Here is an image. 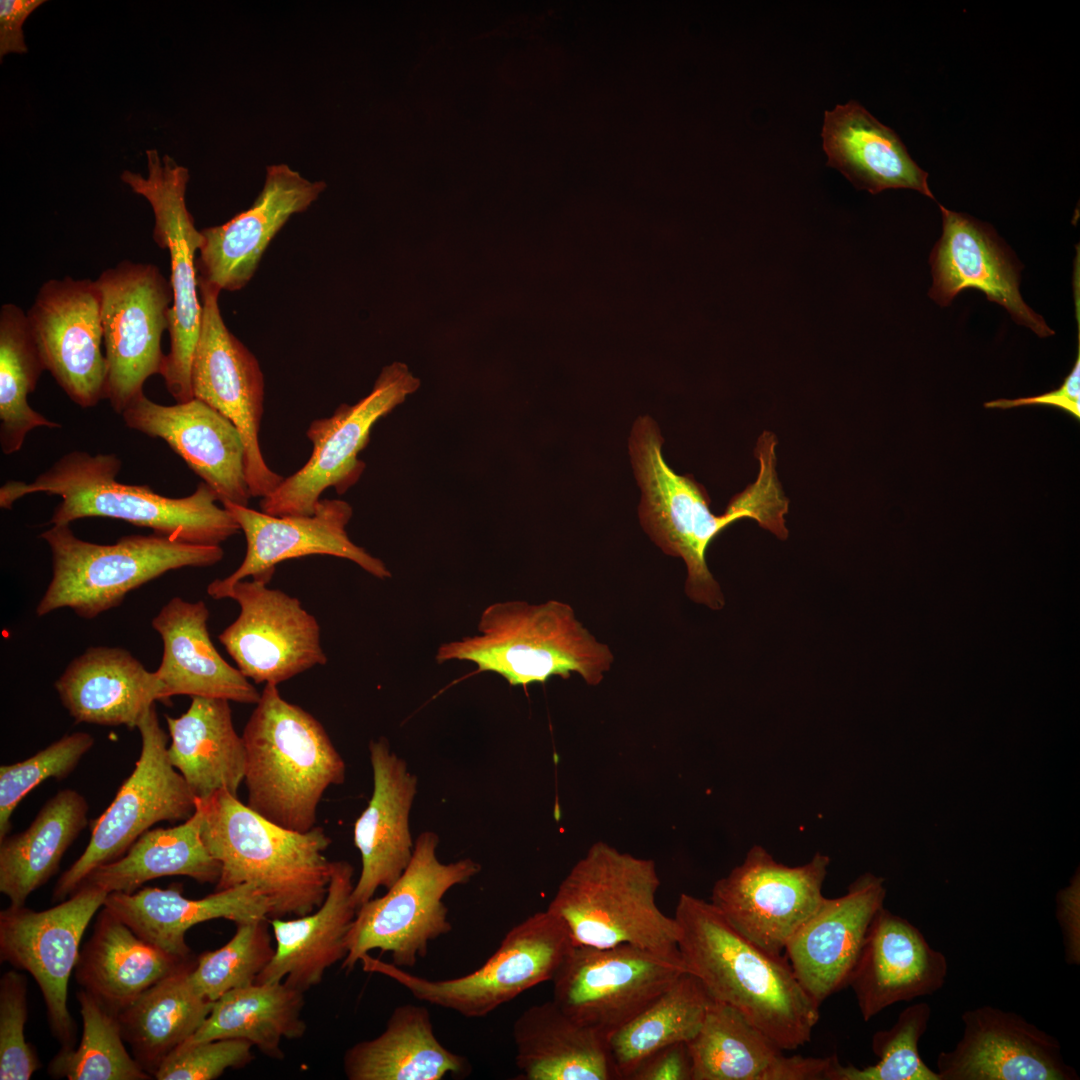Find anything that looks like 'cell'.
<instances>
[{
    "mask_svg": "<svg viewBox=\"0 0 1080 1080\" xmlns=\"http://www.w3.org/2000/svg\"><path fill=\"white\" fill-rule=\"evenodd\" d=\"M776 436L764 431L757 440L756 480L734 495L722 515L710 510L704 486L692 475H679L662 454L663 437L650 416H639L629 439L634 474L641 488L640 523L668 555L681 557L687 568L685 592L694 602L718 610L724 596L706 563L711 542L730 524L749 518L779 539L788 537L784 515L789 500L776 472Z\"/></svg>",
    "mask_w": 1080,
    "mask_h": 1080,
    "instance_id": "6da1fadb",
    "label": "cell"
},
{
    "mask_svg": "<svg viewBox=\"0 0 1080 1080\" xmlns=\"http://www.w3.org/2000/svg\"><path fill=\"white\" fill-rule=\"evenodd\" d=\"M686 971L710 997L741 1013L783 1050L811 1040L819 1006L783 956H773L739 933L711 902L686 893L675 916Z\"/></svg>",
    "mask_w": 1080,
    "mask_h": 1080,
    "instance_id": "7a4b0ae2",
    "label": "cell"
},
{
    "mask_svg": "<svg viewBox=\"0 0 1080 1080\" xmlns=\"http://www.w3.org/2000/svg\"><path fill=\"white\" fill-rule=\"evenodd\" d=\"M121 460L112 453L72 451L27 483L7 481L0 488V507L11 509L24 496H58L51 525H70L87 517H107L150 528L171 539L220 546L241 529L216 493L204 482L189 496L170 498L147 485L120 483Z\"/></svg>",
    "mask_w": 1080,
    "mask_h": 1080,
    "instance_id": "3957f363",
    "label": "cell"
},
{
    "mask_svg": "<svg viewBox=\"0 0 1080 1080\" xmlns=\"http://www.w3.org/2000/svg\"><path fill=\"white\" fill-rule=\"evenodd\" d=\"M196 803L200 838L221 868L216 891L254 885L269 904V919L303 916L322 905L332 869L324 855L331 839L323 828L281 827L226 789Z\"/></svg>",
    "mask_w": 1080,
    "mask_h": 1080,
    "instance_id": "277c9868",
    "label": "cell"
},
{
    "mask_svg": "<svg viewBox=\"0 0 1080 1080\" xmlns=\"http://www.w3.org/2000/svg\"><path fill=\"white\" fill-rule=\"evenodd\" d=\"M247 721L244 781L247 806L286 829L316 826L317 807L345 780V763L322 724L267 683Z\"/></svg>",
    "mask_w": 1080,
    "mask_h": 1080,
    "instance_id": "5b68a950",
    "label": "cell"
},
{
    "mask_svg": "<svg viewBox=\"0 0 1080 1080\" xmlns=\"http://www.w3.org/2000/svg\"><path fill=\"white\" fill-rule=\"evenodd\" d=\"M435 659L439 664L471 662L477 672L495 673L511 686L526 687L554 676L567 679L572 673L597 685L614 656L577 619L569 604L508 600L487 606L476 633L442 643Z\"/></svg>",
    "mask_w": 1080,
    "mask_h": 1080,
    "instance_id": "8992f818",
    "label": "cell"
},
{
    "mask_svg": "<svg viewBox=\"0 0 1080 1080\" xmlns=\"http://www.w3.org/2000/svg\"><path fill=\"white\" fill-rule=\"evenodd\" d=\"M653 860L594 843L560 883L547 910L565 925L573 946L628 944L682 960L674 917L656 904Z\"/></svg>",
    "mask_w": 1080,
    "mask_h": 1080,
    "instance_id": "52a82bcc",
    "label": "cell"
},
{
    "mask_svg": "<svg viewBox=\"0 0 1080 1080\" xmlns=\"http://www.w3.org/2000/svg\"><path fill=\"white\" fill-rule=\"evenodd\" d=\"M40 537L51 552L52 577L36 606L38 617L69 608L92 619L168 571L208 567L224 556L221 546L189 544L154 532L97 544L78 538L70 525H52Z\"/></svg>",
    "mask_w": 1080,
    "mask_h": 1080,
    "instance_id": "ba28073f",
    "label": "cell"
},
{
    "mask_svg": "<svg viewBox=\"0 0 1080 1080\" xmlns=\"http://www.w3.org/2000/svg\"><path fill=\"white\" fill-rule=\"evenodd\" d=\"M439 837L421 833L412 858L387 892L371 898L357 910L347 934V955L342 969L351 971L372 950L391 953L392 963L414 967L429 944L451 932L444 895L468 883L481 866L470 858L442 863L436 855Z\"/></svg>",
    "mask_w": 1080,
    "mask_h": 1080,
    "instance_id": "9c48e42d",
    "label": "cell"
},
{
    "mask_svg": "<svg viewBox=\"0 0 1080 1080\" xmlns=\"http://www.w3.org/2000/svg\"><path fill=\"white\" fill-rule=\"evenodd\" d=\"M572 946L564 923L546 909L515 925L483 965L461 977L431 980L369 954L360 962L365 971L393 979L419 1001L480 1018L551 981Z\"/></svg>",
    "mask_w": 1080,
    "mask_h": 1080,
    "instance_id": "30bf717a",
    "label": "cell"
},
{
    "mask_svg": "<svg viewBox=\"0 0 1080 1080\" xmlns=\"http://www.w3.org/2000/svg\"><path fill=\"white\" fill-rule=\"evenodd\" d=\"M146 155L147 178L124 171L121 179L150 203L154 214L153 240L169 252V282L173 292L168 329L170 349L160 375L168 392L181 403L194 398L191 367L202 319L195 256L203 237L186 207L188 170L168 155L161 160L155 149L147 150Z\"/></svg>",
    "mask_w": 1080,
    "mask_h": 1080,
    "instance_id": "8fae6325",
    "label": "cell"
},
{
    "mask_svg": "<svg viewBox=\"0 0 1080 1080\" xmlns=\"http://www.w3.org/2000/svg\"><path fill=\"white\" fill-rule=\"evenodd\" d=\"M137 729L141 752L134 770L93 822L86 849L57 880L54 902L72 895L95 868L122 857L154 824L184 822L196 810V798L170 763L169 736L159 723L155 704L143 715Z\"/></svg>",
    "mask_w": 1080,
    "mask_h": 1080,
    "instance_id": "7c38bea8",
    "label": "cell"
},
{
    "mask_svg": "<svg viewBox=\"0 0 1080 1080\" xmlns=\"http://www.w3.org/2000/svg\"><path fill=\"white\" fill-rule=\"evenodd\" d=\"M419 386L420 380L406 364L393 362L382 369L367 396L353 405H340L330 417L314 420L306 432L313 444L311 457L261 499V511L277 517L308 516L329 487L345 493L366 467L358 455L374 424Z\"/></svg>",
    "mask_w": 1080,
    "mask_h": 1080,
    "instance_id": "4fadbf2b",
    "label": "cell"
},
{
    "mask_svg": "<svg viewBox=\"0 0 1080 1080\" xmlns=\"http://www.w3.org/2000/svg\"><path fill=\"white\" fill-rule=\"evenodd\" d=\"M95 282L107 362L105 399L121 415L144 393L145 381L161 373V338L169 329L173 292L156 265L128 260L105 269Z\"/></svg>",
    "mask_w": 1080,
    "mask_h": 1080,
    "instance_id": "5bb4252c",
    "label": "cell"
},
{
    "mask_svg": "<svg viewBox=\"0 0 1080 1080\" xmlns=\"http://www.w3.org/2000/svg\"><path fill=\"white\" fill-rule=\"evenodd\" d=\"M682 960L636 946H572L553 978V1001L609 1038L686 973Z\"/></svg>",
    "mask_w": 1080,
    "mask_h": 1080,
    "instance_id": "9a60e30c",
    "label": "cell"
},
{
    "mask_svg": "<svg viewBox=\"0 0 1080 1080\" xmlns=\"http://www.w3.org/2000/svg\"><path fill=\"white\" fill-rule=\"evenodd\" d=\"M830 858L816 853L806 864L778 863L761 846L712 889L711 903L744 937L773 956L818 910Z\"/></svg>",
    "mask_w": 1080,
    "mask_h": 1080,
    "instance_id": "2e32d148",
    "label": "cell"
},
{
    "mask_svg": "<svg viewBox=\"0 0 1080 1080\" xmlns=\"http://www.w3.org/2000/svg\"><path fill=\"white\" fill-rule=\"evenodd\" d=\"M201 328L191 367L193 397L227 419L245 444V474L251 495L266 497L283 477L266 464L259 445L264 378L255 356L226 327L218 298L220 289L198 277Z\"/></svg>",
    "mask_w": 1080,
    "mask_h": 1080,
    "instance_id": "e0dca14e",
    "label": "cell"
},
{
    "mask_svg": "<svg viewBox=\"0 0 1080 1080\" xmlns=\"http://www.w3.org/2000/svg\"><path fill=\"white\" fill-rule=\"evenodd\" d=\"M108 893L82 884L56 906L34 911L9 905L0 912L1 961L29 972L45 1001L49 1025L62 1048L75 1047L68 983L76 968L82 936Z\"/></svg>",
    "mask_w": 1080,
    "mask_h": 1080,
    "instance_id": "ac0fdd59",
    "label": "cell"
},
{
    "mask_svg": "<svg viewBox=\"0 0 1080 1080\" xmlns=\"http://www.w3.org/2000/svg\"><path fill=\"white\" fill-rule=\"evenodd\" d=\"M223 598L235 600L240 614L218 639L248 679L278 685L326 664L319 624L297 598L259 579L240 580L214 597Z\"/></svg>",
    "mask_w": 1080,
    "mask_h": 1080,
    "instance_id": "d6986e66",
    "label": "cell"
},
{
    "mask_svg": "<svg viewBox=\"0 0 1080 1080\" xmlns=\"http://www.w3.org/2000/svg\"><path fill=\"white\" fill-rule=\"evenodd\" d=\"M26 314L45 370L65 394L81 408L105 399L107 362L95 280L50 279Z\"/></svg>",
    "mask_w": 1080,
    "mask_h": 1080,
    "instance_id": "ffe728a7",
    "label": "cell"
},
{
    "mask_svg": "<svg viewBox=\"0 0 1080 1080\" xmlns=\"http://www.w3.org/2000/svg\"><path fill=\"white\" fill-rule=\"evenodd\" d=\"M223 507L244 532L247 548L240 566L207 588L214 598L222 590L252 576L269 582L276 564L308 555H330L350 560L378 579L392 576L385 563L353 543L346 532L353 510L339 499H320L308 516H271L232 503Z\"/></svg>",
    "mask_w": 1080,
    "mask_h": 1080,
    "instance_id": "44dd1931",
    "label": "cell"
},
{
    "mask_svg": "<svg viewBox=\"0 0 1080 1080\" xmlns=\"http://www.w3.org/2000/svg\"><path fill=\"white\" fill-rule=\"evenodd\" d=\"M956 1046L936 1060L940 1080H1078L1059 1041L1021 1015L983 1005L961 1015Z\"/></svg>",
    "mask_w": 1080,
    "mask_h": 1080,
    "instance_id": "7402d4cb",
    "label": "cell"
},
{
    "mask_svg": "<svg viewBox=\"0 0 1080 1080\" xmlns=\"http://www.w3.org/2000/svg\"><path fill=\"white\" fill-rule=\"evenodd\" d=\"M121 416L127 427L165 441L222 504L248 506L252 495L245 474L244 440L217 410L196 398L162 405L143 393Z\"/></svg>",
    "mask_w": 1080,
    "mask_h": 1080,
    "instance_id": "603a6c76",
    "label": "cell"
},
{
    "mask_svg": "<svg viewBox=\"0 0 1080 1080\" xmlns=\"http://www.w3.org/2000/svg\"><path fill=\"white\" fill-rule=\"evenodd\" d=\"M942 235L929 262L932 286L929 296L948 306L964 289L974 288L987 299L1004 307L1019 325L1039 337L1054 331L1023 300L1019 262L988 224L939 204Z\"/></svg>",
    "mask_w": 1080,
    "mask_h": 1080,
    "instance_id": "cb8c5ba5",
    "label": "cell"
},
{
    "mask_svg": "<svg viewBox=\"0 0 1080 1080\" xmlns=\"http://www.w3.org/2000/svg\"><path fill=\"white\" fill-rule=\"evenodd\" d=\"M325 189L324 181H310L287 164L268 166L264 186L249 209L201 230L198 277L220 290L245 287L288 219L307 210Z\"/></svg>",
    "mask_w": 1080,
    "mask_h": 1080,
    "instance_id": "d4e9b609",
    "label": "cell"
},
{
    "mask_svg": "<svg viewBox=\"0 0 1080 1080\" xmlns=\"http://www.w3.org/2000/svg\"><path fill=\"white\" fill-rule=\"evenodd\" d=\"M884 879L859 876L841 897L825 898L784 949L796 978L820 1007L847 987L869 926L883 907Z\"/></svg>",
    "mask_w": 1080,
    "mask_h": 1080,
    "instance_id": "484cf974",
    "label": "cell"
},
{
    "mask_svg": "<svg viewBox=\"0 0 1080 1080\" xmlns=\"http://www.w3.org/2000/svg\"><path fill=\"white\" fill-rule=\"evenodd\" d=\"M946 956L907 919L881 907L875 914L849 980L864 1021L901 1001L940 990Z\"/></svg>",
    "mask_w": 1080,
    "mask_h": 1080,
    "instance_id": "4316f807",
    "label": "cell"
},
{
    "mask_svg": "<svg viewBox=\"0 0 1080 1080\" xmlns=\"http://www.w3.org/2000/svg\"><path fill=\"white\" fill-rule=\"evenodd\" d=\"M373 770L371 799L354 824V843L362 869L352 891L358 909L379 887L389 889L408 866L414 844L409 815L417 793V777L391 751L384 737L369 744Z\"/></svg>",
    "mask_w": 1080,
    "mask_h": 1080,
    "instance_id": "83f0119b",
    "label": "cell"
},
{
    "mask_svg": "<svg viewBox=\"0 0 1080 1080\" xmlns=\"http://www.w3.org/2000/svg\"><path fill=\"white\" fill-rule=\"evenodd\" d=\"M687 1046L692 1080H828L837 1058L784 1056L741 1013L714 1000Z\"/></svg>",
    "mask_w": 1080,
    "mask_h": 1080,
    "instance_id": "f1b7e54d",
    "label": "cell"
},
{
    "mask_svg": "<svg viewBox=\"0 0 1080 1080\" xmlns=\"http://www.w3.org/2000/svg\"><path fill=\"white\" fill-rule=\"evenodd\" d=\"M208 618L203 601L188 602L179 597L169 600L153 618L152 627L163 643L161 663L155 671L161 701L187 695L257 704L261 693L213 645Z\"/></svg>",
    "mask_w": 1080,
    "mask_h": 1080,
    "instance_id": "f546056e",
    "label": "cell"
},
{
    "mask_svg": "<svg viewBox=\"0 0 1080 1080\" xmlns=\"http://www.w3.org/2000/svg\"><path fill=\"white\" fill-rule=\"evenodd\" d=\"M354 868L333 861L328 891L313 912L271 918L275 953L255 983L284 981L302 992L318 985L325 971L347 955L346 938L357 908L352 902Z\"/></svg>",
    "mask_w": 1080,
    "mask_h": 1080,
    "instance_id": "4dcf8cb0",
    "label": "cell"
},
{
    "mask_svg": "<svg viewBox=\"0 0 1080 1080\" xmlns=\"http://www.w3.org/2000/svg\"><path fill=\"white\" fill-rule=\"evenodd\" d=\"M76 723L124 725L135 729L146 711L161 701L155 671L120 647H90L74 658L54 684Z\"/></svg>",
    "mask_w": 1080,
    "mask_h": 1080,
    "instance_id": "1f68e13d",
    "label": "cell"
},
{
    "mask_svg": "<svg viewBox=\"0 0 1080 1080\" xmlns=\"http://www.w3.org/2000/svg\"><path fill=\"white\" fill-rule=\"evenodd\" d=\"M141 938L166 953L190 960L186 932L202 922L224 918L240 923L269 918L266 898L252 884L190 899L180 889L145 887L133 893H109L104 905Z\"/></svg>",
    "mask_w": 1080,
    "mask_h": 1080,
    "instance_id": "d6a6232c",
    "label": "cell"
},
{
    "mask_svg": "<svg viewBox=\"0 0 1080 1080\" xmlns=\"http://www.w3.org/2000/svg\"><path fill=\"white\" fill-rule=\"evenodd\" d=\"M821 136L827 165L857 189L871 194L912 189L935 199L928 173L911 158L899 136L858 102L851 100L825 111Z\"/></svg>",
    "mask_w": 1080,
    "mask_h": 1080,
    "instance_id": "836d02e7",
    "label": "cell"
},
{
    "mask_svg": "<svg viewBox=\"0 0 1080 1080\" xmlns=\"http://www.w3.org/2000/svg\"><path fill=\"white\" fill-rule=\"evenodd\" d=\"M515 1062L525 1080L618 1079L608 1038L553 1000L524 1010L512 1029Z\"/></svg>",
    "mask_w": 1080,
    "mask_h": 1080,
    "instance_id": "e575fe53",
    "label": "cell"
},
{
    "mask_svg": "<svg viewBox=\"0 0 1080 1080\" xmlns=\"http://www.w3.org/2000/svg\"><path fill=\"white\" fill-rule=\"evenodd\" d=\"M189 961L144 940L102 906L93 934L80 951L75 976L84 990L118 1014Z\"/></svg>",
    "mask_w": 1080,
    "mask_h": 1080,
    "instance_id": "d590c367",
    "label": "cell"
},
{
    "mask_svg": "<svg viewBox=\"0 0 1080 1080\" xmlns=\"http://www.w3.org/2000/svg\"><path fill=\"white\" fill-rule=\"evenodd\" d=\"M343 1070L349 1080H442L468 1075L470 1065L437 1039L427 1007L403 1004L381 1034L346 1050Z\"/></svg>",
    "mask_w": 1080,
    "mask_h": 1080,
    "instance_id": "8d00e7d4",
    "label": "cell"
},
{
    "mask_svg": "<svg viewBox=\"0 0 1080 1080\" xmlns=\"http://www.w3.org/2000/svg\"><path fill=\"white\" fill-rule=\"evenodd\" d=\"M171 744L168 757L196 799L221 789L237 796L244 780L246 749L234 729L229 701L191 697L180 717L166 716Z\"/></svg>",
    "mask_w": 1080,
    "mask_h": 1080,
    "instance_id": "74e56055",
    "label": "cell"
},
{
    "mask_svg": "<svg viewBox=\"0 0 1080 1080\" xmlns=\"http://www.w3.org/2000/svg\"><path fill=\"white\" fill-rule=\"evenodd\" d=\"M88 809L83 795L63 789L24 831L0 840V892L10 905L23 906L57 873L63 855L88 824Z\"/></svg>",
    "mask_w": 1080,
    "mask_h": 1080,
    "instance_id": "f35d334b",
    "label": "cell"
},
{
    "mask_svg": "<svg viewBox=\"0 0 1080 1080\" xmlns=\"http://www.w3.org/2000/svg\"><path fill=\"white\" fill-rule=\"evenodd\" d=\"M303 993L284 981L230 990L213 1002L202 1025L182 1044L244 1039L280 1060L284 1057L281 1040L301 1038L306 1031Z\"/></svg>",
    "mask_w": 1080,
    "mask_h": 1080,
    "instance_id": "ab89813d",
    "label": "cell"
},
{
    "mask_svg": "<svg viewBox=\"0 0 1080 1080\" xmlns=\"http://www.w3.org/2000/svg\"><path fill=\"white\" fill-rule=\"evenodd\" d=\"M194 965L189 961L118 1013L124 1040L151 1076L211 1011L213 1002L204 998L190 979Z\"/></svg>",
    "mask_w": 1080,
    "mask_h": 1080,
    "instance_id": "60d3db41",
    "label": "cell"
},
{
    "mask_svg": "<svg viewBox=\"0 0 1080 1080\" xmlns=\"http://www.w3.org/2000/svg\"><path fill=\"white\" fill-rule=\"evenodd\" d=\"M201 817V809L196 803L194 814L180 825L149 829L122 857L95 868L82 884L93 885L109 894L133 893L145 882L166 876H187L199 883H217L221 868L200 838Z\"/></svg>",
    "mask_w": 1080,
    "mask_h": 1080,
    "instance_id": "b9f144b4",
    "label": "cell"
},
{
    "mask_svg": "<svg viewBox=\"0 0 1080 1080\" xmlns=\"http://www.w3.org/2000/svg\"><path fill=\"white\" fill-rule=\"evenodd\" d=\"M713 999L700 980L682 974L649 1006L608 1038L618 1079H627L651 1053L688 1043L700 1030Z\"/></svg>",
    "mask_w": 1080,
    "mask_h": 1080,
    "instance_id": "7bdbcfd3",
    "label": "cell"
},
{
    "mask_svg": "<svg viewBox=\"0 0 1080 1080\" xmlns=\"http://www.w3.org/2000/svg\"><path fill=\"white\" fill-rule=\"evenodd\" d=\"M45 370L27 314L13 303L0 309V447L5 455L18 452L27 434L37 427L59 428L28 403Z\"/></svg>",
    "mask_w": 1080,
    "mask_h": 1080,
    "instance_id": "ee69618b",
    "label": "cell"
},
{
    "mask_svg": "<svg viewBox=\"0 0 1080 1080\" xmlns=\"http://www.w3.org/2000/svg\"><path fill=\"white\" fill-rule=\"evenodd\" d=\"M83 1030L75 1048H60L48 1065L53 1078L147 1080L151 1075L124 1046L118 1014L86 990L77 994Z\"/></svg>",
    "mask_w": 1080,
    "mask_h": 1080,
    "instance_id": "f6af8a7d",
    "label": "cell"
},
{
    "mask_svg": "<svg viewBox=\"0 0 1080 1080\" xmlns=\"http://www.w3.org/2000/svg\"><path fill=\"white\" fill-rule=\"evenodd\" d=\"M269 918L237 923L222 947L199 955L190 971L197 991L214 1002L230 990L254 984L274 956Z\"/></svg>",
    "mask_w": 1080,
    "mask_h": 1080,
    "instance_id": "bcb514c9",
    "label": "cell"
},
{
    "mask_svg": "<svg viewBox=\"0 0 1080 1080\" xmlns=\"http://www.w3.org/2000/svg\"><path fill=\"white\" fill-rule=\"evenodd\" d=\"M927 1002H919L900 1012L894 1025L872 1036L871 1047L879 1058L874 1065L858 1068L833 1063L828 1080H940L936 1071L919 1054V1041L931 1017Z\"/></svg>",
    "mask_w": 1080,
    "mask_h": 1080,
    "instance_id": "7dc6e473",
    "label": "cell"
},
{
    "mask_svg": "<svg viewBox=\"0 0 1080 1080\" xmlns=\"http://www.w3.org/2000/svg\"><path fill=\"white\" fill-rule=\"evenodd\" d=\"M86 732L66 734L33 756L0 767V840L10 834L11 818L18 804L43 781L63 780L93 747Z\"/></svg>",
    "mask_w": 1080,
    "mask_h": 1080,
    "instance_id": "c3c4849f",
    "label": "cell"
},
{
    "mask_svg": "<svg viewBox=\"0 0 1080 1080\" xmlns=\"http://www.w3.org/2000/svg\"><path fill=\"white\" fill-rule=\"evenodd\" d=\"M28 1016L27 979L15 970L0 980V1079L29 1080L40 1067L34 1048L25 1040Z\"/></svg>",
    "mask_w": 1080,
    "mask_h": 1080,
    "instance_id": "681fc988",
    "label": "cell"
},
{
    "mask_svg": "<svg viewBox=\"0 0 1080 1080\" xmlns=\"http://www.w3.org/2000/svg\"><path fill=\"white\" fill-rule=\"evenodd\" d=\"M252 1044L244 1039H218L181 1044L161 1063L158 1080H213L229 1068H242L254 1056Z\"/></svg>",
    "mask_w": 1080,
    "mask_h": 1080,
    "instance_id": "f907efd6",
    "label": "cell"
},
{
    "mask_svg": "<svg viewBox=\"0 0 1080 1080\" xmlns=\"http://www.w3.org/2000/svg\"><path fill=\"white\" fill-rule=\"evenodd\" d=\"M1078 321V352L1075 363L1070 373L1064 378L1062 385L1050 392L1016 399H997L984 403L985 408L1011 409L1022 406L1044 405L1070 414L1074 419H1080V322Z\"/></svg>",
    "mask_w": 1080,
    "mask_h": 1080,
    "instance_id": "816d5d0a",
    "label": "cell"
},
{
    "mask_svg": "<svg viewBox=\"0 0 1080 1080\" xmlns=\"http://www.w3.org/2000/svg\"><path fill=\"white\" fill-rule=\"evenodd\" d=\"M627 1080H692V1059L687 1043L663 1047L645 1057Z\"/></svg>",
    "mask_w": 1080,
    "mask_h": 1080,
    "instance_id": "f5cc1de1",
    "label": "cell"
},
{
    "mask_svg": "<svg viewBox=\"0 0 1080 1080\" xmlns=\"http://www.w3.org/2000/svg\"><path fill=\"white\" fill-rule=\"evenodd\" d=\"M1079 869L1068 887L1057 894L1056 917L1062 932L1065 959L1069 965L1080 963V891Z\"/></svg>",
    "mask_w": 1080,
    "mask_h": 1080,
    "instance_id": "db71d44e",
    "label": "cell"
},
{
    "mask_svg": "<svg viewBox=\"0 0 1080 1080\" xmlns=\"http://www.w3.org/2000/svg\"><path fill=\"white\" fill-rule=\"evenodd\" d=\"M43 0L0 1V57L8 53H25L22 25Z\"/></svg>",
    "mask_w": 1080,
    "mask_h": 1080,
    "instance_id": "11a10c76",
    "label": "cell"
}]
</instances>
